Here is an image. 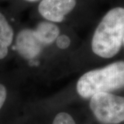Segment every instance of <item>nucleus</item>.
<instances>
[{"mask_svg": "<svg viewBox=\"0 0 124 124\" xmlns=\"http://www.w3.org/2000/svg\"><path fill=\"white\" fill-rule=\"evenodd\" d=\"M124 38V8L116 7L107 13L94 31L93 53L101 57H112L119 52Z\"/></svg>", "mask_w": 124, "mask_h": 124, "instance_id": "obj_1", "label": "nucleus"}, {"mask_svg": "<svg viewBox=\"0 0 124 124\" xmlns=\"http://www.w3.org/2000/svg\"><path fill=\"white\" fill-rule=\"evenodd\" d=\"M124 88V62L87 72L78 80L77 91L81 97L90 98L97 93H110Z\"/></svg>", "mask_w": 124, "mask_h": 124, "instance_id": "obj_2", "label": "nucleus"}, {"mask_svg": "<svg viewBox=\"0 0 124 124\" xmlns=\"http://www.w3.org/2000/svg\"><path fill=\"white\" fill-rule=\"evenodd\" d=\"M90 108L101 124H119L124 121V97L97 93L90 97Z\"/></svg>", "mask_w": 124, "mask_h": 124, "instance_id": "obj_3", "label": "nucleus"}, {"mask_svg": "<svg viewBox=\"0 0 124 124\" xmlns=\"http://www.w3.org/2000/svg\"><path fill=\"white\" fill-rule=\"evenodd\" d=\"M76 0H42L39 12L50 22H62L65 16L75 8Z\"/></svg>", "mask_w": 124, "mask_h": 124, "instance_id": "obj_4", "label": "nucleus"}, {"mask_svg": "<svg viewBox=\"0 0 124 124\" xmlns=\"http://www.w3.org/2000/svg\"><path fill=\"white\" fill-rule=\"evenodd\" d=\"M15 47L22 57L32 59L39 54L44 46L37 38L34 29H23L18 33Z\"/></svg>", "mask_w": 124, "mask_h": 124, "instance_id": "obj_5", "label": "nucleus"}, {"mask_svg": "<svg viewBox=\"0 0 124 124\" xmlns=\"http://www.w3.org/2000/svg\"><path fill=\"white\" fill-rule=\"evenodd\" d=\"M34 30L37 38L44 46L53 44L60 33L57 26L50 22L39 23Z\"/></svg>", "mask_w": 124, "mask_h": 124, "instance_id": "obj_6", "label": "nucleus"}, {"mask_svg": "<svg viewBox=\"0 0 124 124\" xmlns=\"http://www.w3.org/2000/svg\"><path fill=\"white\" fill-rule=\"evenodd\" d=\"M13 28L0 12V59L5 58L8 53L9 46L13 40Z\"/></svg>", "mask_w": 124, "mask_h": 124, "instance_id": "obj_7", "label": "nucleus"}, {"mask_svg": "<svg viewBox=\"0 0 124 124\" xmlns=\"http://www.w3.org/2000/svg\"><path fill=\"white\" fill-rule=\"evenodd\" d=\"M53 124H76L75 120L66 112H60L56 115Z\"/></svg>", "mask_w": 124, "mask_h": 124, "instance_id": "obj_8", "label": "nucleus"}, {"mask_svg": "<svg viewBox=\"0 0 124 124\" xmlns=\"http://www.w3.org/2000/svg\"><path fill=\"white\" fill-rule=\"evenodd\" d=\"M56 44L60 49H66L70 45V39L66 35H59L56 39Z\"/></svg>", "mask_w": 124, "mask_h": 124, "instance_id": "obj_9", "label": "nucleus"}, {"mask_svg": "<svg viewBox=\"0 0 124 124\" xmlns=\"http://www.w3.org/2000/svg\"><path fill=\"white\" fill-rule=\"evenodd\" d=\"M7 97V91L4 85L0 84V109L2 108Z\"/></svg>", "mask_w": 124, "mask_h": 124, "instance_id": "obj_10", "label": "nucleus"}, {"mask_svg": "<svg viewBox=\"0 0 124 124\" xmlns=\"http://www.w3.org/2000/svg\"><path fill=\"white\" fill-rule=\"evenodd\" d=\"M28 1H38V0H26Z\"/></svg>", "mask_w": 124, "mask_h": 124, "instance_id": "obj_11", "label": "nucleus"}, {"mask_svg": "<svg viewBox=\"0 0 124 124\" xmlns=\"http://www.w3.org/2000/svg\"></svg>", "mask_w": 124, "mask_h": 124, "instance_id": "obj_12", "label": "nucleus"}]
</instances>
